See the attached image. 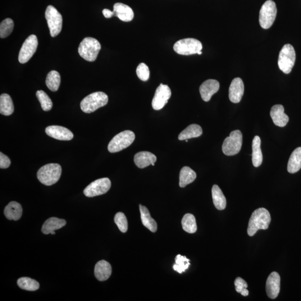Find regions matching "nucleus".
Instances as JSON below:
<instances>
[{
  "mask_svg": "<svg viewBox=\"0 0 301 301\" xmlns=\"http://www.w3.org/2000/svg\"><path fill=\"white\" fill-rule=\"evenodd\" d=\"M271 222L270 213L266 209L261 208L255 210L249 221L248 234L252 236L256 234L259 230L267 229Z\"/></svg>",
  "mask_w": 301,
  "mask_h": 301,
  "instance_id": "f257e3e1",
  "label": "nucleus"
},
{
  "mask_svg": "<svg viewBox=\"0 0 301 301\" xmlns=\"http://www.w3.org/2000/svg\"><path fill=\"white\" fill-rule=\"evenodd\" d=\"M62 174V167L58 163H49L41 167L37 177L41 183L51 186L59 181Z\"/></svg>",
  "mask_w": 301,
  "mask_h": 301,
  "instance_id": "f03ea898",
  "label": "nucleus"
},
{
  "mask_svg": "<svg viewBox=\"0 0 301 301\" xmlns=\"http://www.w3.org/2000/svg\"><path fill=\"white\" fill-rule=\"evenodd\" d=\"M108 95L102 92H94L85 97L81 100V111L86 113H91L97 111L100 107L108 103Z\"/></svg>",
  "mask_w": 301,
  "mask_h": 301,
  "instance_id": "7ed1b4c3",
  "label": "nucleus"
},
{
  "mask_svg": "<svg viewBox=\"0 0 301 301\" xmlns=\"http://www.w3.org/2000/svg\"><path fill=\"white\" fill-rule=\"evenodd\" d=\"M100 49L101 45L97 39L87 37L80 43L78 53L85 61L92 62L96 60Z\"/></svg>",
  "mask_w": 301,
  "mask_h": 301,
  "instance_id": "20e7f679",
  "label": "nucleus"
},
{
  "mask_svg": "<svg viewBox=\"0 0 301 301\" xmlns=\"http://www.w3.org/2000/svg\"><path fill=\"white\" fill-rule=\"evenodd\" d=\"M135 135L133 132L126 130L118 134L112 139L108 146L109 152L116 153L124 150L134 143Z\"/></svg>",
  "mask_w": 301,
  "mask_h": 301,
  "instance_id": "39448f33",
  "label": "nucleus"
},
{
  "mask_svg": "<svg viewBox=\"0 0 301 301\" xmlns=\"http://www.w3.org/2000/svg\"><path fill=\"white\" fill-rule=\"evenodd\" d=\"M295 61L296 53L293 45L289 44L285 45L278 57V65L280 69L285 74H290Z\"/></svg>",
  "mask_w": 301,
  "mask_h": 301,
  "instance_id": "423d86ee",
  "label": "nucleus"
},
{
  "mask_svg": "<svg viewBox=\"0 0 301 301\" xmlns=\"http://www.w3.org/2000/svg\"><path fill=\"white\" fill-rule=\"evenodd\" d=\"M277 7L272 0H268L263 4L259 12V21L263 29L270 28L275 22L277 15Z\"/></svg>",
  "mask_w": 301,
  "mask_h": 301,
  "instance_id": "0eeeda50",
  "label": "nucleus"
},
{
  "mask_svg": "<svg viewBox=\"0 0 301 301\" xmlns=\"http://www.w3.org/2000/svg\"><path fill=\"white\" fill-rule=\"evenodd\" d=\"M243 143V135L239 130L232 131L229 137L225 140L222 150L226 156H234L238 154Z\"/></svg>",
  "mask_w": 301,
  "mask_h": 301,
  "instance_id": "6e6552de",
  "label": "nucleus"
},
{
  "mask_svg": "<svg viewBox=\"0 0 301 301\" xmlns=\"http://www.w3.org/2000/svg\"><path fill=\"white\" fill-rule=\"evenodd\" d=\"M203 45L202 43L197 39L194 38H186L181 39L174 45V51L182 56H190L198 54L202 51Z\"/></svg>",
  "mask_w": 301,
  "mask_h": 301,
  "instance_id": "1a4fd4ad",
  "label": "nucleus"
},
{
  "mask_svg": "<svg viewBox=\"0 0 301 301\" xmlns=\"http://www.w3.org/2000/svg\"><path fill=\"white\" fill-rule=\"evenodd\" d=\"M46 18L50 35L52 37H56L60 34L63 25V17L60 13L53 6L49 5L45 11Z\"/></svg>",
  "mask_w": 301,
  "mask_h": 301,
  "instance_id": "9d476101",
  "label": "nucleus"
},
{
  "mask_svg": "<svg viewBox=\"0 0 301 301\" xmlns=\"http://www.w3.org/2000/svg\"><path fill=\"white\" fill-rule=\"evenodd\" d=\"M111 187V180L107 177L102 178L86 186L83 193L86 197L93 198L107 193Z\"/></svg>",
  "mask_w": 301,
  "mask_h": 301,
  "instance_id": "9b49d317",
  "label": "nucleus"
},
{
  "mask_svg": "<svg viewBox=\"0 0 301 301\" xmlns=\"http://www.w3.org/2000/svg\"><path fill=\"white\" fill-rule=\"evenodd\" d=\"M38 46V40L35 35H31L25 41L20 50L19 61L21 64L29 62Z\"/></svg>",
  "mask_w": 301,
  "mask_h": 301,
  "instance_id": "f8f14e48",
  "label": "nucleus"
},
{
  "mask_svg": "<svg viewBox=\"0 0 301 301\" xmlns=\"http://www.w3.org/2000/svg\"><path fill=\"white\" fill-rule=\"evenodd\" d=\"M171 96V90L167 85L161 84L155 92L152 99V106L156 111L161 110L167 103Z\"/></svg>",
  "mask_w": 301,
  "mask_h": 301,
  "instance_id": "ddd939ff",
  "label": "nucleus"
},
{
  "mask_svg": "<svg viewBox=\"0 0 301 301\" xmlns=\"http://www.w3.org/2000/svg\"><path fill=\"white\" fill-rule=\"evenodd\" d=\"M281 278L276 272H273L269 276L266 282V293L269 298L275 299L280 294Z\"/></svg>",
  "mask_w": 301,
  "mask_h": 301,
  "instance_id": "4468645a",
  "label": "nucleus"
},
{
  "mask_svg": "<svg viewBox=\"0 0 301 301\" xmlns=\"http://www.w3.org/2000/svg\"><path fill=\"white\" fill-rule=\"evenodd\" d=\"M46 134L51 138L61 141H70L74 139V134L66 127L60 126H50L45 129Z\"/></svg>",
  "mask_w": 301,
  "mask_h": 301,
  "instance_id": "2eb2a0df",
  "label": "nucleus"
},
{
  "mask_svg": "<svg viewBox=\"0 0 301 301\" xmlns=\"http://www.w3.org/2000/svg\"><path fill=\"white\" fill-rule=\"evenodd\" d=\"M220 84L217 80L208 79L200 85L199 90L201 97L205 102H209L213 95L220 89Z\"/></svg>",
  "mask_w": 301,
  "mask_h": 301,
  "instance_id": "dca6fc26",
  "label": "nucleus"
},
{
  "mask_svg": "<svg viewBox=\"0 0 301 301\" xmlns=\"http://www.w3.org/2000/svg\"><path fill=\"white\" fill-rule=\"evenodd\" d=\"M244 92V85L242 79L235 77L232 80L229 89V98L232 103L240 102Z\"/></svg>",
  "mask_w": 301,
  "mask_h": 301,
  "instance_id": "f3484780",
  "label": "nucleus"
},
{
  "mask_svg": "<svg viewBox=\"0 0 301 301\" xmlns=\"http://www.w3.org/2000/svg\"><path fill=\"white\" fill-rule=\"evenodd\" d=\"M270 115L274 124L278 127H285L289 121V117L285 113L284 107L281 104L272 107Z\"/></svg>",
  "mask_w": 301,
  "mask_h": 301,
  "instance_id": "a211bd4d",
  "label": "nucleus"
},
{
  "mask_svg": "<svg viewBox=\"0 0 301 301\" xmlns=\"http://www.w3.org/2000/svg\"><path fill=\"white\" fill-rule=\"evenodd\" d=\"M156 160V156L154 154L148 151L138 152L134 157L135 165L140 168H144L150 165L154 166Z\"/></svg>",
  "mask_w": 301,
  "mask_h": 301,
  "instance_id": "6ab92c4d",
  "label": "nucleus"
},
{
  "mask_svg": "<svg viewBox=\"0 0 301 301\" xmlns=\"http://www.w3.org/2000/svg\"><path fill=\"white\" fill-rule=\"evenodd\" d=\"M113 11L115 13V16L123 21H131L134 17V13L132 9L122 3H116L114 4Z\"/></svg>",
  "mask_w": 301,
  "mask_h": 301,
  "instance_id": "aec40b11",
  "label": "nucleus"
},
{
  "mask_svg": "<svg viewBox=\"0 0 301 301\" xmlns=\"http://www.w3.org/2000/svg\"><path fill=\"white\" fill-rule=\"evenodd\" d=\"M112 274V267L108 262L102 260L95 264L94 275L99 281H105L110 277Z\"/></svg>",
  "mask_w": 301,
  "mask_h": 301,
  "instance_id": "412c9836",
  "label": "nucleus"
},
{
  "mask_svg": "<svg viewBox=\"0 0 301 301\" xmlns=\"http://www.w3.org/2000/svg\"><path fill=\"white\" fill-rule=\"evenodd\" d=\"M4 214L8 220H19L22 214L21 205L16 202H10L4 208Z\"/></svg>",
  "mask_w": 301,
  "mask_h": 301,
  "instance_id": "4be33fe9",
  "label": "nucleus"
},
{
  "mask_svg": "<svg viewBox=\"0 0 301 301\" xmlns=\"http://www.w3.org/2000/svg\"><path fill=\"white\" fill-rule=\"evenodd\" d=\"M66 224L67 222L65 220L55 217L50 218L44 223L42 231L43 234H49L53 231L61 229Z\"/></svg>",
  "mask_w": 301,
  "mask_h": 301,
  "instance_id": "5701e85b",
  "label": "nucleus"
},
{
  "mask_svg": "<svg viewBox=\"0 0 301 301\" xmlns=\"http://www.w3.org/2000/svg\"><path fill=\"white\" fill-rule=\"evenodd\" d=\"M301 168V147L296 149L289 158L287 170L291 174H295Z\"/></svg>",
  "mask_w": 301,
  "mask_h": 301,
  "instance_id": "b1692460",
  "label": "nucleus"
},
{
  "mask_svg": "<svg viewBox=\"0 0 301 301\" xmlns=\"http://www.w3.org/2000/svg\"><path fill=\"white\" fill-rule=\"evenodd\" d=\"M141 221L144 226L147 227L150 231L156 232L157 229V225L156 221L150 217V213L147 207L140 205Z\"/></svg>",
  "mask_w": 301,
  "mask_h": 301,
  "instance_id": "393cba45",
  "label": "nucleus"
},
{
  "mask_svg": "<svg viewBox=\"0 0 301 301\" xmlns=\"http://www.w3.org/2000/svg\"><path fill=\"white\" fill-rule=\"evenodd\" d=\"M261 144V139L258 136H255L252 143V162L253 166L255 167L261 166L263 162Z\"/></svg>",
  "mask_w": 301,
  "mask_h": 301,
  "instance_id": "a878e982",
  "label": "nucleus"
},
{
  "mask_svg": "<svg viewBox=\"0 0 301 301\" xmlns=\"http://www.w3.org/2000/svg\"><path fill=\"white\" fill-rule=\"evenodd\" d=\"M203 134V130L198 125L193 124L182 131L178 139L180 141L188 140L193 138H197Z\"/></svg>",
  "mask_w": 301,
  "mask_h": 301,
  "instance_id": "bb28decb",
  "label": "nucleus"
},
{
  "mask_svg": "<svg viewBox=\"0 0 301 301\" xmlns=\"http://www.w3.org/2000/svg\"><path fill=\"white\" fill-rule=\"evenodd\" d=\"M212 192L213 203L216 208L220 211L225 209L226 206V200L220 187L217 185H213Z\"/></svg>",
  "mask_w": 301,
  "mask_h": 301,
  "instance_id": "cd10ccee",
  "label": "nucleus"
},
{
  "mask_svg": "<svg viewBox=\"0 0 301 301\" xmlns=\"http://www.w3.org/2000/svg\"><path fill=\"white\" fill-rule=\"evenodd\" d=\"M197 178V174L188 166L181 168L180 172L179 185L180 188H185L187 185L192 183Z\"/></svg>",
  "mask_w": 301,
  "mask_h": 301,
  "instance_id": "c85d7f7f",
  "label": "nucleus"
},
{
  "mask_svg": "<svg viewBox=\"0 0 301 301\" xmlns=\"http://www.w3.org/2000/svg\"><path fill=\"white\" fill-rule=\"evenodd\" d=\"M14 111V106L10 95L4 93L0 96V113L4 116H10Z\"/></svg>",
  "mask_w": 301,
  "mask_h": 301,
  "instance_id": "c756f323",
  "label": "nucleus"
},
{
  "mask_svg": "<svg viewBox=\"0 0 301 301\" xmlns=\"http://www.w3.org/2000/svg\"><path fill=\"white\" fill-rule=\"evenodd\" d=\"M61 77L60 74L56 71L50 72L47 76L46 85L52 92H57L60 86Z\"/></svg>",
  "mask_w": 301,
  "mask_h": 301,
  "instance_id": "7c9ffc66",
  "label": "nucleus"
},
{
  "mask_svg": "<svg viewBox=\"0 0 301 301\" xmlns=\"http://www.w3.org/2000/svg\"><path fill=\"white\" fill-rule=\"evenodd\" d=\"M182 226L183 229L189 233H195L197 230V222L195 217L191 214H186L182 220Z\"/></svg>",
  "mask_w": 301,
  "mask_h": 301,
  "instance_id": "2f4dec72",
  "label": "nucleus"
},
{
  "mask_svg": "<svg viewBox=\"0 0 301 301\" xmlns=\"http://www.w3.org/2000/svg\"><path fill=\"white\" fill-rule=\"evenodd\" d=\"M17 284L20 289L29 291H35L39 289L38 282L29 277H22L17 280Z\"/></svg>",
  "mask_w": 301,
  "mask_h": 301,
  "instance_id": "473e14b6",
  "label": "nucleus"
},
{
  "mask_svg": "<svg viewBox=\"0 0 301 301\" xmlns=\"http://www.w3.org/2000/svg\"><path fill=\"white\" fill-rule=\"evenodd\" d=\"M42 109L44 111H49L53 107V102L46 93L43 90H38L36 93Z\"/></svg>",
  "mask_w": 301,
  "mask_h": 301,
  "instance_id": "72a5a7b5",
  "label": "nucleus"
},
{
  "mask_svg": "<svg viewBox=\"0 0 301 301\" xmlns=\"http://www.w3.org/2000/svg\"><path fill=\"white\" fill-rule=\"evenodd\" d=\"M176 263L173 266V269L178 273H181L185 272L190 266V260L185 256L180 254L177 255L175 258Z\"/></svg>",
  "mask_w": 301,
  "mask_h": 301,
  "instance_id": "f704fd0d",
  "label": "nucleus"
},
{
  "mask_svg": "<svg viewBox=\"0 0 301 301\" xmlns=\"http://www.w3.org/2000/svg\"><path fill=\"white\" fill-rule=\"evenodd\" d=\"M13 27L14 23L12 19L7 18L3 20L0 24V37L2 39L7 37L11 34Z\"/></svg>",
  "mask_w": 301,
  "mask_h": 301,
  "instance_id": "c9c22d12",
  "label": "nucleus"
},
{
  "mask_svg": "<svg viewBox=\"0 0 301 301\" xmlns=\"http://www.w3.org/2000/svg\"><path fill=\"white\" fill-rule=\"evenodd\" d=\"M115 222L120 231L126 232L128 230V222L127 218L124 213H118L115 217Z\"/></svg>",
  "mask_w": 301,
  "mask_h": 301,
  "instance_id": "e433bc0d",
  "label": "nucleus"
},
{
  "mask_svg": "<svg viewBox=\"0 0 301 301\" xmlns=\"http://www.w3.org/2000/svg\"><path fill=\"white\" fill-rule=\"evenodd\" d=\"M235 290L237 293L240 294L243 296H247L249 295V291L247 289L248 287L247 283L242 278L238 277L236 278L234 282Z\"/></svg>",
  "mask_w": 301,
  "mask_h": 301,
  "instance_id": "4c0bfd02",
  "label": "nucleus"
},
{
  "mask_svg": "<svg viewBox=\"0 0 301 301\" xmlns=\"http://www.w3.org/2000/svg\"><path fill=\"white\" fill-rule=\"evenodd\" d=\"M136 74L139 79L146 81L149 80L150 75L149 68L145 63H141L137 68Z\"/></svg>",
  "mask_w": 301,
  "mask_h": 301,
  "instance_id": "58836bf2",
  "label": "nucleus"
},
{
  "mask_svg": "<svg viewBox=\"0 0 301 301\" xmlns=\"http://www.w3.org/2000/svg\"><path fill=\"white\" fill-rule=\"evenodd\" d=\"M11 165L10 159L2 152H0V168H7Z\"/></svg>",
  "mask_w": 301,
  "mask_h": 301,
  "instance_id": "ea45409f",
  "label": "nucleus"
},
{
  "mask_svg": "<svg viewBox=\"0 0 301 301\" xmlns=\"http://www.w3.org/2000/svg\"><path fill=\"white\" fill-rule=\"evenodd\" d=\"M102 12L104 16L107 18V19H109V18H111L113 16H115V13H114V12L109 10L107 8L104 9Z\"/></svg>",
  "mask_w": 301,
  "mask_h": 301,
  "instance_id": "a19ab883",
  "label": "nucleus"
},
{
  "mask_svg": "<svg viewBox=\"0 0 301 301\" xmlns=\"http://www.w3.org/2000/svg\"><path fill=\"white\" fill-rule=\"evenodd\" d=\"M50 234H53V235H55V234H56V232H55V231H53L51 232V233H50Z\"/></svg>",
  "mask_w": 301,
  "mask_h": 301,
  "instance_id": "79ce46f5",
  "label": "nucleus"
},
{
  "mask_svg": "<svg viewBox=\"0 0 301 301\" xmlns=\"http://www.w3.org/2000/svg\"><path fill=\"white\" fill-rule=\"evenodd\" d=\"M202 53H203L202 52L200 51V52H199L198 53V54L201 55V54H202Z\"/></svg>",
  "mask_w": 301,
  "mask_h": 301,
  "instance_id": "37998d69",
  "label": "nucleus"
}]
</instances>
